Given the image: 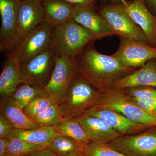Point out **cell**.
<instances>
[{
    "mask_svg": "<svg viewBox=\"0 0 156 156\" xmlns=\"http://www.w3.org/2000/svg\"><path fill=\"white\" fill-rule=\"evenodd\" d=\"M91 42L76 57L77 75L86 79L102 91L134 70L126 67L113 56L98 52Z\"/></svg>",
    "mask_w": 156,
    "mask_h": 156,
    "instance_id": "1",
    "label": "cell"
},
{
    "mask_svg": "<svg viewBox=\"0 0 156 156\" xmlns=\"http://www.w3.org/2000/svg\"><path fill=\"white\" fill-rule=\"evenodd\" d=\"M102 93L94 84L77 75L58 104L64 117L75 118L95 106Z\"/></svg>",
    "mask_w": 156,
    "mask_h": 156,
    "instance_id": "2",
    "label": "cell"
},
{
    "mask_svg": "<svg viewBox=\"0 0 156 156\" xmlns=\"http://www.w3.org/2000/svg\"><path fill=\"white\" fill-rule=\"evenodd\" d=\"M97 40V37L73 19L53 26L52 46L58 56L76 57L87 45Z\"/></svg>",
    "mask_w": 156,
    "mask_h": 156,
    "instance_id": "3",
    "label": "cell"
},
{
    "mask_svg": "<svg viewBox=\"0 0 156 156\" xmlns=\"http://www.w3.org/2000/svg\"><path fill=\"white\" fill-rule=\"evenodd\" d=\"M95 106L118 112L135 122L156 127V116L137 106L123 90L111 88L105 89Z\"/></svg>",
    "mask_w": 156,
    "mask_h": 156,
    "instance_id": "4",
    "label": "cell"
},
{
    "mask_svg": "<svg viewBox=\"0 0 156 156\" xmlns=\"http://www.w3.org/2000/svg\"><path fill=\"white\" fill-rule=\"evenodd\" d=\"M58 56L51 46L42 53L20 63L23 83L44 88L50 80Z\"/></svg>",
    "mask_w": 156,
    "mask_h": 156,
    "instance_id": "5",
    "label": "cell"
},
{
    "mask_svg": "<svg viewBox=\"0 0 156 156\" xmlns=\"http://www.w3.org/2000/svg\"><path fill=\"white\" fill-rule=\"evenodd\" d=\"M98 11L115 35L134 39L150 44L145 34L128 16L122 5L105 4Z\"/></svg>",
    "mask_w": 156,
    "mask_h": 156,
    "instance_id": "6",
    "label": "cell"
},
{
    "mask_svg": "<svg viewBox=\"0 0 156 156\" xmlns=\"http://www.w3.org/2000/svg\"><path fill=\"white\" fill-rule=\"evenodd\" d=\"M53 28V26L45 20L21 39L9 53L21 63L42 53L52 46Z\"/></svg>",
    "mask_w": 156,
    "mask_h": 156,
    "instance_id": "7",
    "label": "cell"
},
{
    "mask_svg": "<svg viewBox=\"0 0 156 156\" xmlns=\"http://www.w3.org/2000/svg\"><path fill=\"white\" fill-rule=\"evenodd\" d=\"M107 144L127 156H156V127L143 133L120 136Z\"/></svg>",
    "mask_w": 156,
    "mask_h": 156,
    "instance_id": "8",
    "label": "cell"
},
{
    "mask_svg": "<svg viewBox=\"0 0 156 156\" xmlns=\"http://www.w3.org/2000/svg\"><path fill=\"white\" fill-rule=\"evenodd\" d=\"M119 46L112 55L126 67H142L151 59L156 58V48L132 38L120 37Z\"/></svg>",
    "mask_w": 156,
    "mask_h": 156,
    "instance_id": "9",
    "label": "cell"
},
{
    "mask_svg": "<svg viewBox=\"0 0 156 156\" xmlns=\"http://www.w3.org/2000/svg\"><path fill=\"white\" fill-rule=\"evenodd\" d=\"M77 75L76 57L58 56L50 80L44 89L49 96L54 97L59 102Z\"/></svg>",
    "mask_w": 156,
    "mask_h": 156,
    "instance_id": "10",
    "label": "cell"
},
{
    "mask_svg": "<svg viewBox=\"0 0 156 156\" xmlns=\"http://www.w3.org/2000/svg\"><path fill=\"white\" fill-rule=\"evenodd\" d=\"M21 0H0V50L10 52L17 44V19Z\"/></svg>",
    "mask_w": 156,
    "mask_h": 156,
    "instance_id": "11",
    "label": "cell"
},
{
    "mask_svg": "<svg viewBox=\"0 0 156 156\" xmlns=\"http://www.w3.org/2000/svg\"><path fill=\"white\" fill-rule=\"evenodd\" d=\"M45 20L44 8L41 0L21 2L17 19L16 45L21 39L41 25Z\"/></svg>",
    "mask_w": 156,
    "mask_h": 156,
    "instance_id": "12",
    "label": "cell"
},
{
    "mask_svg": "<svg viewBox=\"0 0 156 156\" xmlns=\"http://www.w3.org/2000/svg\"><path fill=\"white\" fill-rule=\"evenodd\" d=\"M96 6H75L73 19L98 39L115 35L95 8Z\"/></svg>",
    "mask_w": 156,
    "mask_h": 156,
    "instance_id": "13",
    "label": "cell"
},
{
    "mask_svg": "<svg viewBox=\"0 0 156 156\" xmlns=\"http://www.w3.org/2000/svg\"><path fill=\"white\" fill-rule=\"evenodd\" d=\"M122 6L128 16L145 34L150 44L156 48V17L143 0H133Z\"/></svg>",
    "mask_w": 156,
    "mask_h": 156,
    "instance_id": "14",
    "label": "cell"
},
{
    "mask_svg": "<svg viewBox=\"0 0 156 156\" xmlns=\"http://www.w3.org/2000/svg\"><path fill=\"white\" fill-rule=\"evenodd\" d=\"M85 114L104 120L122 136L135 134L153 128L133 122L118 112L98 106H94Z\"/></svg>",
    "mask_w": 156,
    "mask_h": 156,
    "instance_id": "15",
    "label": "cell"
},
{
    "mask_svg": "<svg viewBox=\"0 0 156 156\" xmlns=\"http://www.w3.org/2000/svg\"><path fill=\"white\" fill-rule=\"evenodd\" d=\"M83 128L91 142L107 144L122 135L104 120L85 114L74 118Z\"/></svg>",
    "mask_w": 156,
    "mask_h": 156,
    "instance_id": "16",
    "label": "cell"
},
{
    "mask_svg": "<svg viewBox=\"0 0 156 156\" xmlns=\"http://www.w3.org/2000/svg\"><path fill=\"white\" fill-rule=\"evenodd\" d=\"M142 86L156 88L155 59H151L139 69L115 81L110 88L123 90Z\"/></svg>",
    "mask_w": 156,
    "mask_h": 156,
    "instance_id": "17",
    "label": "cell"
},
{
    "mask_svg": "<svg viewBox=\"0 0 156 156\" xmlns=\"http://www.w3.org/2000/svg\"><path fill=\"white\" fill-rule=\"evenodd\" d=\"M22 83L20 63L14 56L9 53L4 62L0 75L1 98L10 96Z\"/></svg>",
    "mask_w": 156,
    "mask_h": 156,
    "instance_id": "18",
    "label": "cell"
},
{
    "mask_svg": "<svg viewBox=\"0 0 156 156\" xmlns=\"http://www.w3.org/2000/svg\"><path fill=\"white\" fill-rule=\"evenodd\" d=\"M0 111L16 129L30 130L41 127L9 97L1 99Z\"/></svg>",
    "mask_w": 156,
    "mask_h": 156,
    "instance_id": "19",
    "label": "cell"
},
{
    "mask_svg": "<svg viewBox=\"0 0 156 156\" xmlns=\"http://www.w3.org/2000/svg\"><path fill=\"white\" fill-rule=\"evenodd\" d=\"M42 2L45 19L53 26L73 19L75 6L73 4L64 0H46Z\"/></svg>",
    "mask_w": 156,
    "mask_h": 156,
    "instance_id": "20",
    "label": "cell"
},
{
    "mask_svg": "<svg viewBox=\"0 0 156 156\" xmlns=\"http://www.w3.org/2000/svg\"><path fill=\"white\" fill-rule=\"evenodd\" d=\"M59 134L56 131V126H43L30 130L15 128L5 137H15L33 144L48 146L51 140Z\"/></svg>",
    "mask_w": 156,
    "mask_h": 156,
    "instance_id": "21",
    "label": "cell"
},
{
    "mask_svg": "<svg viewBox=\"0 0 156 156\" xmlns=\"http://www.w3.org/2000/svg\"><path fill=\"white\" fill-rule=\"evenodd\" d=\"M47 96L48 95L44 88L26 83H22L8 97L23 110L36 98Z\"/></svg>",
    "mask_w": 156,
    "mask_h": 156,
    "instance_id": "22",
    "label": "cell"
},
{
    "mask_svg": "<svg viewBox=\"0 0 156 156\" xmlns=\"http://www.w3.org/2000/svg\"><path fill=\"white\" fill-rule=\"evenodd\" d=\"M56 129L60 135L69 136L82 145H87L91 142L83 128L73 118L64 117Z\"/></svg>",
    "mask_w": 156,
    "mask_h": 156,
    "instance_id": "23",
    "label": "cell"
},
{
    "mask_svg": "<svg viewBox=\"0 0 156 156\" xmlns=\"http://www.w3.org/2000/svg\"><path fill=\"white\" fill-rule=\"evenodd\" d=\"M84 147L72 138L60 134L55 136L48 145L58 156L74 152H83Z\"/></svg>",
    "mask_w": 156,
    "mask_h": 156,
    "instance_id": "24",
    "label": "cell"
},
{
    "mask_svg": "<svg viewBox=\"0 0 156 156\" xmlns=\"http://www.w3.org/2000/svg\"><path fill=\"white\" fill-rule=\"evenodd\" d=\"M64 117L59 104L56 103L32 119L41 127L55 126L61 122Z\"/></svg>",
    "mask_w": 156,
    "mask_h": 156,
    "instance_id": "25",
    "label": "cell"
},
{
    "mask_svg": "<svg viewBox=\"0 0 156 156\" xmlns=\"http://www.w3.org/2000/svg\"><path fill=\"white\" fill-rule=\"evenodd\" d=\"M9 144L6 154L25 156L48 147V146L33 144L15 137H7Z\"/></svg>",
    "mask_w": 156,
    "mask_h": 156,
    "instance_id": "26",
    "label": "cell"
},
{
    "mask_svg": "<svg viewBox=\"0 0 156 156\" xmlns=\"http://www.w3.org/2000/svg\"><path fill=\"white\" fill-rule=\"evenodd\" d=\"M83 153L85 156H127L107 144L100 142H90L85 146Z\"/></svg>",
    "mask_w": 156,
    "mask_h": 156,
    "instance_id": "27",
    "label": "cell"
},
{
    "mask_svg": "<svg viewBox=\"0 0 156 156\" xmlns=\"http://www.w3.org/2000/svg\"><path fill=\"white\" fill-rule=\"evenodd\" d=\"M59 101L52 96H47L40 97L36 98L23 109V112L30 118L44 112L50 105Z\"/></svg>",
    "mask_w": 156,
    "mask_h": 156,
    "instance_id": "28",
    "label": "cell"
},
{
    "mask_svg": "<svg viewBox=\"0 0 156 156\" xmlns=\"http://www.w3.org/2000/svg\"><path fill=\"white\" fill-rule=\"evenodd\" d=\"M127 95L130 97L156 100V89L151 87H137L123 89Z\"/></svg>",
    "mask_w": 156,
    "mask_h": 156,
    "instance_id": "29",
    "label": "cell"
},
{
    "mask_svg": "<svg viewBox=\"0 0 156 156\" xmlns=\"http://www.w3.org/2000/svg\"><path fill=\"white\" fill-rule=\"evenodd\" d=\"M130 97L137 106L149 113L156 116V100Z\"/></svg>",
    "mask_w": 156,
    "mask_h": 156,
    "instance_id": "30",
    "label": "cell"
},
{
    "mask_svg": "<svg viewBox=\"0 0 156 156\" xmlns=\"http://www.w3.org/2000/svg\"><path fill=\"white\" fill-rule=\"evenodd\" d=\"M15 129L13 124L2 114L0 115V138L5 137L12 130Z\"/></svg>",
    "mask_w": 156,
    "mask_h": 156,
    "instance_id": "31",
    "label": "cell"
},
{
    "mask_svg": "<svg viewBox=\"0 0 156 156\" xmlns=\"http://www.w3.org/2000/svg\"><path fill=\"white\" fill-rule=\"evenodd\" d=\"M41 1L46 0H41ZM75 6H96L98 3L102 2L105 0H64Z\"/></svg>",
    "mask_w": 156,
    "mask_h": 156,
    "instance_id": "32",
    "label": "cell"
},
{
    "mask_svg": "<svg viewBox=\"0 0 156 156\" xmlns=\"http://www.w3.org/2000/svg\"><path fill=\"white\" fill-rule=\"evenodd\" d=\"M25 156H58L51 149L46 148L42 150L35 152Z\"/></svg>",
    "mask_w": 156,
    "mask_h": 156,
    "instance_id": "33",
    "label": "cell"
},
{
    "mask_svg": "<svg viewBox=\"0 0 156 156\" xmlns=\"http://www.w3.org/2000/svg\"><path fill=\"white\" fill-rule=\"evenodd\" d=\"M9 144V140L7 137L0 138V156L6 154Z\"/></svg>",
    "mask_w": 156,
    "mask_h": 156,
    "instance_id": "34",
    "label": "cell"
},
{
    "mask_svg": "<svg viewBox=\"0 0 156 156\" xmlns=\"http://www.w3.org/2000/svg\"><path fill=\"white\" fill-rule=\"evenodd\" d=\"M151 13L156 17V0H143Z\"/></svg>",
    "mask_w": 156,
    "mask_h": 156,
    "instance_id": "35",
    "label": "cell"
},
{
    "mask_svg": "<svg viewBox=\"0 0 156 156\" xmlns=\"http://www.w3.org/2000/svg\"><path fill=\"white\" fill-rule=\"evenodd\" d=\"M111 4H115V5H122L124 6H126L128 4V2L126 0H109Z\"/></svg>",
    "mask_w": 156,
    "mask_h": 156,
    "instance_id": "36",
    "label": "cell"
},
{
    "mask_svg": "<svg viewBox=\"0 0 156 156\" xmlns=\"http://www.w3.org/2000/svg\"><path fill=\"white\" fill-rule=\"evenodd\" d=\"M62 156H85L83 152H74Z\"/></svg>",
    "mask_w": 156,
    "mask_h": 156,
    "instance_id": "37",
    "label": "cell"
},
{
    "mask_svg": "<svg viewBox=\"0 0 156 156\" xmlns=\"http://www.w3.org/2000/svg\"><path fill=\"white\" fill-rule=\"evenodd\" d=\"M15 156V155H8L5 154V156Z\"/></svg>",
    "mask_w": 156,
    "mask_h": 156,
    "instance_id": "38",
    "label": "cell"
},
{
    "mask_svg": "<svg viewBox=\"0 0 156 156\" xmlns=\"http://www.w3.org/2000/svg\"><path fill=\"white\" fill-rule=\"evenodd\" d=\"M22 2H23V1H30V0H21Z\"/></svg>",
    "mask_w": 156,
    "mask_h": 156,
    "instance_id": "39",
    "label": "cell"
},
{
    "mask_svg": "<svg viewBox=\"0 0 156 156\" xmlns=\"http://www.w3.org/2000/svg\"></svg>",
    "mask_w": 156,
    "mask_h": 156,
    "instance_id": "40",
    "label": "cell"
},
{
    "mask_svg": "<svg viewBox=\"0 0 156 156\" xmlns=\"http://www.w3.org/2000/svg\"><path fill=\"white\" fill-rule=\"evenodd\" d=\"M155 60H156V59H155Z\"/></svg>",
    "mask_w": 156,
    "mask_h": 156,
    "instance_id": "41",
    "label": "cell"
}]
</instances>
